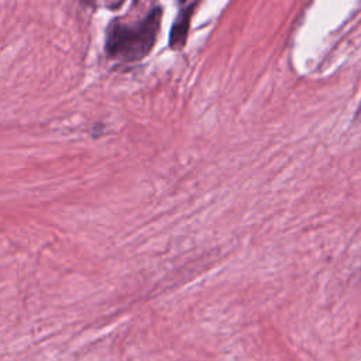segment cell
Returning a JSON list of instances; mask_svg holds the SVG:
<instances>
[{
    "label": "cell",
    "instance_id": "obj_1",
    "mask_svg": "<svg viewBox=\"0 0 361 361\" xmlns=\"http://www.w3.org/2000/svg\"><path fill=\"white\" fill-rule=\"evenodd\" d=\"M161 20L162 8L159 6H155L135 21L111 20L104 41L107 55L123 62H135L145 58L157 42Z\"/></svg>",
    "mask_w": 361,
    "mask_h": 361
},
{
    "label": "cell",
    "instance_id": "obj_2",
    "mask_svg": "<svg viewBox=\"0 0 361 361\" xmlns=\"http://www.w3.org/2000/svg\"><path fill=\"white\" fill-rule=\"evenodd\" d=\"M197 6L196 1L192 3H185L179 11L178 16L173 21V25L171 28L169 34V45L172 49H182L186 44L188 39V32L190 27V20L193 16V10Z\"/></svg>",
    "mask_w": 361,
    "mask_h": 361
}]
</instances>
